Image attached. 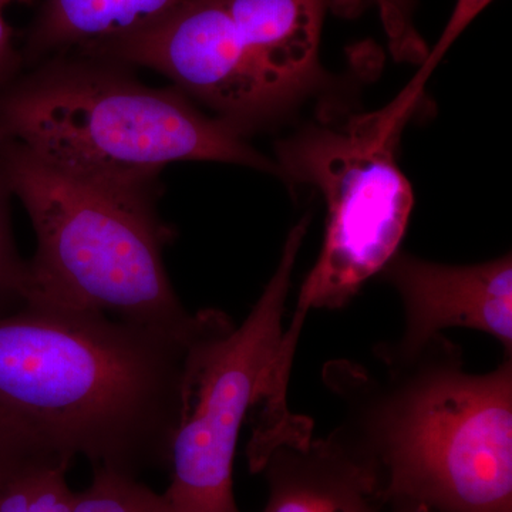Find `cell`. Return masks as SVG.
<instances>
[{
  "label": "cell",
  "instance_id": "3",
  "mask_svg": "<svg viewBox=\"0 0 512 512\" xmlns=\"http://www.w3.org/2000/svg\"><path fill=\"white\" fill-rule=\"evenodd\" d=\"M0 143L87 180L153 192L180 161L278 171L245 131L201 113L178 89L138 82L106 57H56L0 90Z\"/></svg>",
  "mask_w": 512,
  "mask_h": 512
},
{
  "label": "cell",
  "instance_id": "12",
  "mask_svg": "<svg viewBox=\"0 0 512 512\" xmlns=\"http://www.w3.org/2000/svg\"><path fill=\"white\" fill-rule=\"evenodd\" d=\"M9 197L0 181V318L25 308L30 289L29 262L23 261L16 247Z\"/></svg>",
  "mask_w": 512,
  "mask_h": 512
},
{
  "label": "cell",
  "instance_id": "4",
  "mask_svg": "<svg viewBox=\"0 0 512 512\" xmlns=\"http://www.w3.org/2000/svg\"><path fill=\"white\" fill-rule=\"evenodd\" d=\"M0 181L35 229L28 305L104 313L181 336L198 329L202 312L184 308L165 269L174 231L153 192L63 173L9 143H0Z\"/></svg>",
  "mask_w": 512,
  "mask_h": 512
},
{
  "label": "cell",
  "instance_id": "13",
  "mask_svg": "<svg viewBox=\"0 0 512 512\" xmlns=\"http://www.w3.org/2000/svg\"><path fill=\"white\" fill-rule=\"evenodd\" d=\"M379 9L390 52L399 62L420 64L427 55L413 22L414 0H373Z\"/></svg>",
  "mask_w": 512,
  "mask_h": 512
},
{
  "label": "cell",
  "instance_id": "18",
  "mask_svg": "<svg viewBox=\"0 0 512 512\" xmlns=\"http://www.w3.org/2000/svg\"><path fill=\"white\" fill-rule=\"evenodd\" d=\"M32 0H0V8L5 9L6 6L12 3H30Z\"/></svg>",
  "mask_w": 512,
  "mask_h": 512
},
{
  "label": "cell",
  "instance_id": "14",
  "mask_svg": "<svg viewBox=\"0 0 512 512\" xmlns=\"http://www.w3.org/2000/svg\"><path fill=\"white\" fill-rule=\"evenodd\" d=\"M493 0H457L448 19L446 28L437 40L436 46L427 52L426 59L420 64L419 72L413 77L412 82L404 87L403 92L412 99L419 100L423 93L427 80L434 72L443 57L446 56L450 47L457 42L458 37L463 35L464 30L477 19V16L487 8Z\"/></svg>",
  "mask_w": 512,
  "mask_h": 512
},
{
  "label": "cell",
  "instance_id": "2",
  "mask_svg": "<svg viewBox=\"0 0 512 512\" xmlns=\"http://www.w3.org/2000/svg\"><path fill=\"white\" fill-rule=\"evenodd\" d=\"M190 336L26 305L0 318V410L56 454L138 477L170 468Z\"/></svg>",
  "mask_w": 512,
  "mask_h": 512
},
{
  "label": "cell",
  "instance_id": "5",
  "mask_svg": "<svg viewBox=\"0 0 512 512\" xmlns=\"http://www.w3.org/2000/svg\"><path fill=\"white\" fill-rule=\"evenodd\" d=\"M416 104L397 94L382 110L309 124L279 143V173L318 188L328 208L318 261L276 355L275 372L284 379L308 313L343 308L400 251L414 195L396 148Z\"/></svg>",
  "mask_w": 512,
  "mask_h": 512
},
{
  "label": "cell",
  "instance_id": "17",
  "mask_svg": "<svg viewBox=\"0 0 512 512\" xmlns=\"http://www.w3.org/2000/svg\"><path fill=\"white\" fill-rule=\"evenodd\" d=\"M389 512H434L429 510V508L421 507V505L416 504H390Z\"/></svg>",
  "mask_w": 512,
  "mask_h": 512
},
{
  "label": "cell",
  "instance_id": "6",
  "mask_svg": "<svg viewBox=\"0 0 512 512\" xmlns=\"http://www.w3.org/2000/svg\"><path fill=\"white\" fill-rule=\"evenodd\" d=\"M309 218L292 228L281 261L242 325L217 309L188 346L181 406L171 443L165 512H241L234 460L249 412L264 402L284 336L293 268Z\"/></svg>",
  "mask_w": 512,
  "mask_h": 512
},
{
  "label": "cell",
  "instance_id": "9",
  "mask_svg": "<svg viewBox=\"0 0 512 512\" xmlns=\"http://www.w3.org/2000/svg\"><path fill=\"white\" fill-rule=\"evenodd\" d=\"M340 0H221L239 45L302 99L322 80L320 37Z\"/></svg>",
  "mask_w": 512,
  "mask_h": 512
},
{
  "label": "cell",
  "instance_id": "11",
  "mask_svg": "<svg viewBox=\"0 0 512 512\" xmlns=\"http://www.w3.org/2000/svg\"><path fill=\"white\" fill-rule=\"evenodd\" d=\"M70 466L60 458H43L10 471L0 480V512H73Z\"/></svg>",
  "mask_w": 512,
  "mask_h": 512
},
{
  "label": "cell",
  "instance_id": "8",
  "mask_svg": "<svg viewBox=\"0 0 512 512\" xmlns=\"http://www.w3.org/2000/svg\"><path fill=\"white\" fill-rule=\"evenodd\" d=\"M248 461L268 484L262 512H389L376 474L329 437H313L312 421L298 414L252 433Z\"/></svg>",
  "mask_w": 512,
  "mask_h": 512
},
{
  "label": "cell",
  "instance_id": "10",
  "mask_svg": "<svg viewBox=\"0 0 512 512\" xmlns=\"http://www.w3.org/2000/svg\"><path fill=\"white\" fill-rule=\"evenodd\" d=\"M191 0H43L29 37L32 56L46 53L93 55L143 32Z\"/></svg>",
  "mask_w": 512,
  "mask_h": 512
},
{
  "label": "cell",
  "instance_id": "7",
  "mask_svg": "<svg viewBox=\"0 0 512 512\" xmlns=\"http://www.w3.org/2000/svg\"><path fill=\"white\" fill-rule=\"evenodd\" d=\"M404 312L402 336L383 343L404 355L450 328H466L497 339L512 357L511 254L477 265H444L404 252L384 266Z\"/></svg>",
  "mask_w": 512,
  "mask_h": 512
},
{
  "label": "cell",
  "instance_id": "16",
  "mask_svg": "<svg viewBox=\"0 0 512 512\" xmlns=\"http://www.w3.org/2000/svg\"><path fill=\"white\" fill-rule=\"evenodd\" d=\"M13 62L12 29L9 28L3 9L0 8V82L5 79Z\"/></svg>",
  "mask_w": 512,
  "mask_h": 512
},
{
  "label": "cell",
  "instance_id": "1",
  "mask_svg": "<svg viewBox=\"0 0 512 512\" xmlns=\"http://www.w3.org/2000/svg\"><path fill=\"white\" fill-rule=\"evenodd\" d=\"M373 355L379 369L336 360L323 382L343 410L329 439L376 474L386 504L512 512V357L470 373L441 333Z\"/></svg>",
  "mask_w": 512,
  "mask_h": 512
},
{
  "label": "cell",
  "instance_id": "15",
  "mask_svg": "<svg viewBox=\"0 0 512 512\" xmlns=\"http://www.w3.org/2000/svg\"><path fill=\"white\" fill-rule=\"evenodd\" d=\"M43 458L67 460L43 443L20 421L0 410V480L23 464ZM72 463V461H69Z\"/></svg>",
  "mask_w": 512,
  "mask_h": 512
}]
</instances>
